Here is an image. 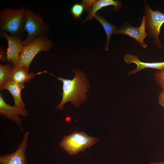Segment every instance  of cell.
Masks as SVG:
<instances>
[{"label":"cell","instance_id":"cell-14","mask_svg":"<svg viewBox=\"0 0 164 164\" xmlns=\"http://www.w3.org/2000/svg\"><path fill=\"white\" fill-rule=\"evenodd\" d=\"M123 4L120 1L113 0H99L93 5L92 10L86 19L84 20V23L88 20H91L96 15L97 11L102 8L110 5L114 6L113 10L117 11L122 7Z\"/></svg>","mask_w":164,"mask_h":164},{"label":"cell","instance_id":"cell-13","mask_svg":"<svg viewBox=\"0 0 164 164\" xmlns=\"http://www.w3.org/2000/svg\"><path fill=\"white\" fill-rule=\"evenodd\" d=\"M24 88V84L15 83L9 80L0 88V90H8L12 95L15 105L25 108V105L21 96V91Z\"/></svg>","mask_w":164,"mask_h":164},{"label":"cell","instance_id":"cell-9","mask_svg":"<svg viewBox=\"0 0 164 164\" xmlns=\"http://www.w3.org/2000/svg\"><path fill=\"white\" fill-rule=\"evenodd\" d=\"M29 133L26 132L16 150L0 156V164H27L25 152L28 145Z\"/></svg>","mask_w":164,"mask_h":164},{"label":"cell","instance_id":"cell-3","mask_svg":"<svg viewBox=\"0 0 164 164\" xmlns=\"http://www.w3.org/2000/svg\"><path fill=\"white\" fill-rule=\"evenodd\" d=\"M50 27L44 22L41 15L33 10L26 9L25 12L24 30L27 33L22 44L25 46L38 37L47 36Z\"/></svg>","mask_w":164,"mask_h":164},{"label":"cell","instance_id":"cell-1","mask_svg":"<svg viewBox=\"0 0 164 164\" xmlns=\"http://www.w3.org/2000/svg\"><path fill=\"white\" fill-rule=\"evenodd\" d=\"M72 70L75 76L72 80L57 77L51 73L63 83L62 99L60 102L56 106L60 110H63L64 104L69 101L78 107L87 98L86 92L88 91L89 84L86 75L80 70L73 69Z\"/></svg>","mask_w":164,"mask_h":164},{"label":"cell","instance_id":"cell-8","mask_svg":"<svg viewBox=\"0 0 164 164\" xmlns=\"http://www.w3.org/2000/svg\"><path fill=\"white\" fill-rule=\"evenodd\" d=\"M0 37L4 38L7 41V62H10L12 66L16 67L19 63L20 54L23 47L21 37L10 35L7 32L1 31Z\"/></svg>","mask_w":164,"mask_h":164},{"label":"cell","instance_id":"cell-16","mask_svg":"<svg viewBox=\"0 0 164 164\" xmlns=\"http://www.w3.org/2000/svg\"><path fill=\"white\" fill-rule=\"evenodd\" d=\"M11 64L0 65V88L7 81L10 80Z\"/></svg>","mask_w":164,"mask_h":164},{"label":"cell","instance_id":"cell-15","mask_svg":"<svg viewBox=\"0 0 164 164\" xmlns=\"http://www.w3.org/2000/svg\"><path fill=\"white\" fill-rule=\"evenodd\" d=\"M102 25L106 34L107 38L105 47V51H108L109 48L110 39L111 35L114 34L117 28L116 26L108 22L102 16L97 14L94 17Z\"/></svg>","mask_w":164,"mask_h":164},{"label":"cell","instance_id":"cell-23","mask_svg":"<svg viewBox=\"0 0 164 164\" xmlns=\"http://www.w3.org/2000/svg\"><path fill=\"white\" fill-rule=\"evenodd\" d=\"M163 116H164V113L163 114Z\"/></svg>","mask_w":164,"mask_h":164},{"label":"cell","instance_id":"cell-10","mask_svg":"<svg viewBox=\"0 0 164 164\" xmlns=\"http://www.w3.org/2000/svg\"><path fill=\"white\" fill-rule=\"evenodd\" d=\"M0 114L12 120L17 125L22 124V120L19 115L27 116L28 113L25 108L12 106L7 104L4 99L3 95L0 94Z\"/></svg>","mask_w":164,"mask_h":164},{"label":"cell","instance_id":"cell-18","mask_svg":"<svg viewBox=\"0 0 164 164\" xmlns=\"http://www.w3.org/2000/svg\"><path fill=\"white\" fill-rule=\"evenodd\" d=\"M155 80L162 90H164V69L157 71L154 75Z\"/></svg>","mask_w":164,"mask_h":164},{"label":"cell","instance_id":"cell-21","mask_svg":"<svg viewBox=\"0 0 164 164\" xmlns=\"http://www.w3.org/2000/svg\"><path fill=\"white\" fill-rule=\"evenodd\" d=\"M159 104L162 106L164 109V90L161 92L158 97Z\"/></svg>","mask_w":164,"mask_h":164},{"label":"cell","instance_id":"cell-20","mask_svg":"<svg viewBox=\"0 0 164 164\" xmlns=\"http://www.w3.org/2000/svg\"><path fill=\"white\" fill-rule=\"evenodd\" d=\"M7 52L2 46H0V60L3 62L7 61Z\"/></svg>","mask_w":164,"mask_h":164},{"label":"cell","instance_id":"cell-7","mask_svg":"<svg viewBox=\"0 0 164 164\" xmlns=\"http://www.w3.org/2000/svg\"><path fill=\"white\" fill-rule=\"evenodd\" d=\"M115 34H124L134 39L144 48L147 46L144 42L147 35L145 28V16H143L141 25L138 27L133 26L129 22H125L120 26H117Z\"/></svg>","mask_w":164,"mask_h":164},{"label":"cell","instance_id":"cell-17","mask_svg":"<svg viewBox=\"0 0 164 164\" xmlns=\"http://www.w3.org/2000/svg\"><path fill=\"white\" fill-rule=\"evenodd\" d=\"M84 8L81 4L76 3L71 7V12L76 19H80V16L83 13Z\"/></svg>","mask_w":164,"mask_h":164},{"label":"cell","instance_id":"cell-12","mask_svg":"<svg viewBox=\"0 0 164 164\" xmlns=\"http://www.w3.org/2000/svg\"><path fill=\"white\" fill-rule=\"evenodd\" d=\"M28 71L24 66H12L10 71V80L15 83L24 84L29 83L36 75L43 73L40 72L35 74L32 73H29Z\"/></svg>","mask_w":164,"mask_h":164},{"label":"cell","instance_id":"cell-2","mask_svg":"<svg viewBox=\"0 0 164 164\" xmlns=\"http://www.w3.org/2000/svg\"><path fill=\"white\" fill-rule=\"evenodd\" d=\"M26 8L14 9L5 7L0 10V32L4 31L13 36H23Z\"/></svg>","mask_w":164,"mask_h":164},{"label":"cell","instance_id":"cell-4","mask_svg":"<svg viewBox=\"0 0 164 164\" xmlns=\"http://www.w3.org/2000/svg\"><path fill=\"white\" fill-rule=\"evenodd\" d=\"M99 139L91 137L84 132L75 131L63 137L60 145L67 153L76 155L99 141Z\"/></svg>","mask_w":164,"mask_h":164},{"label":"cell","instance_id":"cell-5","mask_svg":"<svg viewBox=\"0 0 164 164\" xmlns=\"http://www.w3.org/2000/svg\"><path fill=\"white\" fill-rule=\"evenodd\" d=\"M143 12L145 16V28L147 35L152 39L153 45L161 49L162 44L159 39L161 28L164 23V14L158 10H152L144 1Z\"/></svg>","mask_w":164,"mask_h":164},{"label":"cell","instance_id":"cell-6","mask_svg":"<svg viewBox=\"0 0 164 164\" xmlns=\"http://www.w3.org/2000/svg\"><path fill=\"white\" fill-rule=\"evenodd\" d=\"M53 45L52 41L47 36L38 37L23 47L17 66H24L29 70L32 61L38 53L41 51H48L52 48Z\"/></svg>","mask_w":164,"mask_h":164},{"label":"cell","instance_id":"cell-11","mask_svg":"<svg viewBox=\"0 0 164 164\" xmlns=\"http://www.w3.org/2000/svg\"><path fill=\"white\" fill-rule=\"evenodd\" d=\"M124 61L127 64L134 63L137 65L134 70L129 71L128 74H136L138 72L146 68H151L161 70L164 69V62H145L141 61L137 55L127 53L123 57Z\"/></svg>","mask_w":164,"mask_h":164},{"label":"cell","instance_id":"cell-22","mask_svg":"<svg viewBox=\"0 0 164 164\" xmlns=\"http://www.w3.org/2000/svg\"><path fill=\"white\" fill-rule=\"evenodd\" d=\"M149 164H164V161L161 162H152L150 163Z\"/></svg>","mask_w":164,"mask_h":164},{"label":"cell","instance_id":"cell-19","mask_svg":"<svg viewBox=\"0 0 164 164\" xmlns=\"http://www.w3.org/2000/svg\"><path fill=\"white\" fill-rule=\"evenodd\" d=\"M97 0H83L81 4L85 9L87 13L89 14L91 12L93 5Z\"/></svg>","mask_w":164,"mask_h":164}]
</instances>
